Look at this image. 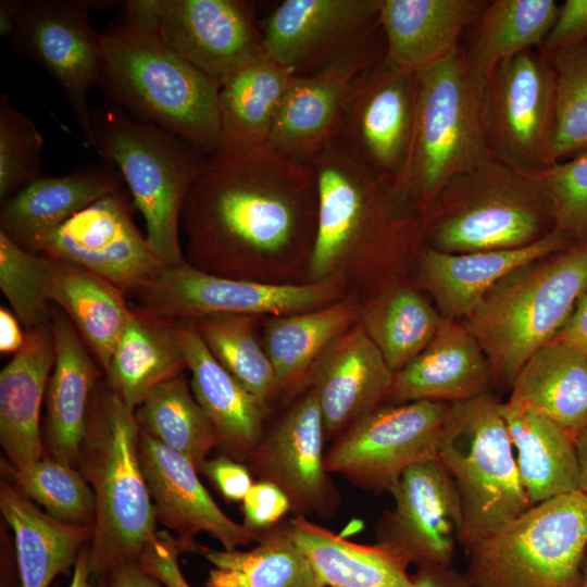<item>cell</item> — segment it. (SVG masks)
Listing matches in <instances>:
<instances>
[{
	"mask_svg": "<svg viewBox=\"0 0 587 587\" xmlns=\"http://www.w3.org/2000/svg\"><path fill=\"white\" fill-rule=\"evenodd\" d=\"M317 222L315 176L268 143L207 155L180 218L186 262L265 284H303Z\"/></svg>",
	"mask_w": 587,
	"mask_h": 587,
	"instance_id": "6da1fadb",
	"label": "cell"
},
{
	"mask_svg": "<svg viewBox=\"0 0 587 587\" xmlns=\"http://www.w3.org/2000/svg\"><path fill=\"white\" fill-rule=\"evenodd\" d=\"M309 164L317 191L309 282L339 276L350 292L366 286L377 265L397 261L424 238L425 220L414 203L339 137Z\"/></svg>",
	"mask_w": 587,
	"mask_h": 587,
	"instance_id": "7a4b0ae2",
	"label": "cell"
},
{
	"mask_svg": "<svg viewBox=\"0 0 587 587\" xmlns=\"http://www.w3.org/2000/svg\"><path fill=\"white\" fill-rule=\"evenodd\" d=\"M100 41L98 87L112 105L192 142L208 155L220 149V85L161 40L145 0L121 4Z\"/></svg>",
	"mask_w": 587,
	"mask_h": 587,
	"instance_id": "3957f363",
	"label": "cell"
},
{
	"mask_svg": "<svg viewBox=\"0 0 587 587\" xmlns=\"http://www.w3.org/2000/svg\"><path fill=\"white\" fill-rule=\"evenodd\" d=\"M135 410L101 379L89 409L78 470L95 496L89 545L93 578L138 562L158 542L157 515L142 472Z\"/></svg>",
	"mask_w": 587,
	"mask_h": 587,
	"instance_id": "277c9868",
	"label": "cell"
},
{
	"mask_svg": "<svg viewBox=\"0 0 587 587\" xmlns=\"http://www.w3.org/2000/svg\"><path fill=\"white\" fill-rule=\"evenodd\" d=\"M88 143L126 182L133 204L145 218L147 241L164 267L186 263L179 239L182 212L208 154L112 104L91 111Z\"/></svg>",
	"mask_w": 587,
	"mask_h": 587,
	"instance_id": "5b68a950",
	"label": "cell"
},
{
	"mask_svg": "<svg viewBox=\"0 0 587 587\" xmlns=\"http://www.w3.org/2000/svg\"><path fill=\"white\" fill-rule=\"evenodd\" d=\"M586 291L587 243H577L505 277L464 326L494 376L512 384L529 357L558 336Z\"/></svg>",
	"mask_w": 587,
	"mask_h": 587,
	"instance_id": "8992f818",
	"label": "cell"
},
{
	"mask_svg": "<svg viewBox=\"0 0 587 587\" xmlns=\"http://www.w3.org/2000/svg\"><path fill=\"white\" fill-rule=\"evenodd\" d=\"M485 91L461 47L416 73L413 134L397 185L424 220L452 178L492 155L484 124Z\"/></svg>",
	"mask_w": 587,
	"mask_h": 587,
	"instance_id": "52a82bcc",
	"label": "cell"
},
{
	"mask_svg": "<svg viewBox=\"0 0 587 587\" xmlns=\"http://www.w3.org/2000/svg\"><path fill=\"white\" fill-rule=\"evenodd\" d=\"M549 222L536 175L491 155L442 188L425 215L424 237L449 253L511 249L548 234Z\"/></svg>",
	"mask_w": 587,
	"mask_h": 587,
	"instance_id": "ba28073f",
	"label": "cell"
},
{
	"mask_svg": "<svg viewBox=\"0 0 587 587\" xmlns=\"http://www.w3.org/2000/svg\"><path fill=\"white\" fill-rule=\"evenodd\" d=\"M437 458L459 494V544L465 550L532 507L499 402L491 396L452 403Z\"/></svg>",
	"mask_w": 587,
	"mask_h": 587,
	"instance_id": "9c48e42d",
	"label": "cell"
},
{
	"mask_svg": "<svg viewBox=\"0 0 587 587\" xmlns=\"http://www.w3.org/2000/svg\"><path fill=\"white\" fill-rule=\"evenodd\" d=\"M472 587H578L587 554V495L532 505L466 550Z\"/></svg>",
	"mask_w": 587,
	"mask_h": 587,
	"instance_id": "30bf717a",
	"label": "cell"
},
{
	"mask_svg": "<svg viewBox=\"0 0 587 587\" xmlns=\"http://www.w3.org/2000/svg\"><path fill=\"white\" fill-rule=\"evenodd\" d=\"M134 296L136 308L179 321L211 314L283 316L330 305L350 294L339 276L303 284H265L212 275L186 262L164 267Z\"/></svg>",
	"mask_w": 587,
	"mask_h": 587,
	"instance_id": "8fae6325",
	"label": "cell"
},
{
	"mask_svg": "<svg viewBox=\"0 0 587 587\" xmlns=\"http://www.w3.org/2000/svg\"><path fill=\"white\" fill-rule=\"evenodd\" d=\"M451 409L437 401L378 407L336 437L326 469L359 488L389 492L408 467L437 457Z\"/></svg>",
	"mask_w": 587,
	"mask_h": 587,
	"instance_id": "7c38bea8",
	"label": "cell"
},
{
	"mask_svg": "<svg viewBox=\"0 0 587 587\" xmlns=\"http://www.w3.org/2000/svg\"><path fill=\"white\" fill-rule=\"evenodd\" d=\"M484 124L496 159L526 173L551 165L555 126L553 63L533 50L501 62L486 87Z\"/></svg>",
	"mask_w": 587,
	"mask_h": 587,
	"instance_id": "4fadbf2b",
	"label": "cell"
},
{
	"mask_svg": "<svg viewBox=\"0 0 587 587\" xmlns=\"http://www.w3.org/2000/svg\"><path fill=\"white\" fill-rule=\"evenodd\" d=\"M378 0H285L262 22L265 54L296 76L376 52Z\"/></svg>",
	"mask_w": 587,
	"mask_h": 587,
	"instance_id": "5bb4252c",
	"label": "cell"
},
{
	"mask_svg": "<svg viewBox=\"0 0 587 587\" xmlns=\"http://www.w3.org/2000/svg\"><path fill=\"white\" fill-rule=\"evenodd\" d=\"M92 1H23L8 39L13 48L42 68L62 89L87 142L91 111L87 97L99 85L100 33L89 20Z\"/></svg>",
	"mask_w": 587,
	"mask_h": 587,
	"instance_id": "9a60e30c",
	"label": "cell"
},
{
	"mask_svg": "<svg viewBox=\"0 0 587 587\" xmlns=\"http://www.w3.org/2000/svg\"><path fill=\"white\" fill-rule=\"evenodd\" d=\"M24 249L93 272L125 295L164 268L135 225L124 190L93 202Z\"/></svg>",
	"mask_w": 587,
	"mask_h": 587,
	"instance_id": "2e32d148",
	"label": "cell"
},
{
	"mask_svg": "<svg viewBox=\"0 0 587 587\" xmlns=\"http://www.w3.org/2000/svg\"><path fill=\"white\" fill-rule=\"evenodd\" d=\"M161 40L220 86L265 54L253 4L241 0H145Z\"/></svg>",
	"mask_w": 587,
	"mask_h": 587,
	"instance_id": "e0dca14e",
	"label": "cell"
},
{
	"mask_svg": "<svg viewBox=\"0 0 587 587\" xmlns=\"http://www.w3.org/2000/svg\"><path fill=\"white\" fill-rule=\"evenodd\" d=\"M389 494L394 507L377 525L376 544L416 566H452L462 509L454 482L439 459L408 467Z\"/></svg>",
	"mask_w": 587,
	"mask_h": 587,
	"instance_id": "ac0fdd59",
	"label": "cell"
},
{
	"mask_svg": "<svg viewBox=\"0 0 587 587\" xmlns=\"http://www.w3.org/2000/svg\"><path fill=\"white\" fill-rule=\"evenodd\" d=\"M416 107V73L384 54L361 76L339 135L366 164L395 180L409 155Z\"/></svg>",
	"mask_w": 587,
	"mask_h": 587,
	"instance_id": "d6986e66",
	"label": "cell"
},
{
	"mask_svg": "<svg viewBox=\"0 0 587 587\" xmlns=\"http://www.w3.org/2000/svg\"><path fill=\"white\" fill-rule=\"evenodd\" d=\"M322 413L311 389L264 434L248 459L260 479L278 486L296 516L333 513L338 492L325 463Z\"/></svg>",
	"mask_w": 587,
	"mask_h": 587,
	"instance_id": "ffe728a7",
	"label": "cell"
},
{
	"mask_svg": "<svg viewBox=\"0 0 587 587\" xmlns=\"http://www.w3.org/2000/svg\"><path fill=\"white\" fill-rule=\"evenodd\" d=\"M139 453L142 472L154 505L157 521L175 532L189 551L193 536L205 533L223 549H238L258 541L261 534L227 516L198 476V469L141 429Z\"/></svg>",
	"mask_w": 587,
	"mask_h": 587,
	"instance_id": "44dd1931",
	"label": "cell"
},
{
	"mask_svg": "<svg viewBox=\"0 0 587 587\" xmlns=\"http://www.w3.org/2000/svg\"><path fill=\"white\" fill-rule=\"evenodd\" d=\"M384 52L353 58L311 75L295 76L282 99L267 143L309 164L338 137L358 80Z\"/></svg>",
	"mask_w": 587,
	"mask_h": 587,
	"instance_id": "7402d4cb",
	"label": "cell"
},
{
	"mask_svg": "<svg viewBox=\"0 0 587 587\" xmlns=\"http://www.w3.org/2000/svg\"><path fill=\"white\" fill-rule=\"evenodd\" d=\"M395 373L357 322L316 361L305 385L317 400L326 438L338 437L377 409Z\"/></svg>",
	"mask_w": 587,
	"mask_h": 587,
	"instance_id": "603a6c76",
	"label": "cell"
},
{
	"mask_svg": "<svg viewBox=\"0 0 587 587\" xmlns=\"http://www.w3.org/2000/svg\"><path fill=\"white\" fill-rule=\"evenodd\" d=\"M566 242L553 228L534 242L511 249L449 253L426 247L417 255L420 280L448 317L466 319L497 284L562 251Z\"/></svg>",
	"mask_w": 587,
	"mask_h": 587,
	"instance_id": "cb8c5ba5",
	"label": "cell"
},
{
	"mask_svg": "<svg viewBox=\"0 0 587 587\" xmlns=\"http://www.w3.org/2000/svg\"><path fill=\"white\" fill-rule=\"evenodd\" d=\"M55 359L46 390V454L78 469L95 390L101 373L66 314L51 307Z\"/></svg>",
	"mask_w": 587,
	"mask_h": 587,
	"instance_id": "d4e9b609",
	"label": "cell"
},
{
	"mask_svg": "<svg viewBox=\"0 0 587 587\" xmlns=\"http://www.w3.org/2000/svg\"><path fill=\"white\" fill-rule=\"evenodd\" d=\"M173 324L191 375V391L214 426L217 446L236 460H248L264 434L268 405L218 363L191 321Z\"/></svg>",
	"mask_w": 587,
	"mask_h": 587,
	"instance_id": "484cf974",
	"label": "cell"
},
{
	"mask_svg": "<svg viewBox=\"0 0 587 587\" xmlns=\"http://www.w3.org/2000/svg\"><path fill=\"white\" fill-rule=\"evenodd\" d=\"M494 377L490 364L464 325L442 319L428 346L395 373L388 399L458 403L486 394Z\"/></svg>",
	"mask_w": 587,
	"mask_h": 587,
	"instance_id": "4316f807",
	"label": "cell"
},
{
	"mask_svg": "<svg viewBox=\"0 0 587 587\" xmlns=\"http://www.w3.org/2000/svg\"><path fill=\"white\" fill-rule=\"evenodd\" d=\"M25 334L24 347L0 372V444L17 470L46 455L40 409L55 359L51 324Z\"/></svg>",
	"mask_w": 587,
	"mask_h": 587,
	"instance_id": "83f0119b",
	"label": "cell"
},
{
	"mask_svg": "<svg viewBox=\"0 0 587 587\" xmlns=\"http://www.w3.org/2000/svg\"><path fill=\"white\" fill-rule=\"evenodd\" d=\"M122 190V175L105 162L62 176L43 174L2 202L0 232L25 248L93 202Z\"/></svg>",
	"mask_w": 587,
	"mask_h": 587,
	"instance_id": "f1b7e54d",
	"label": "cell"
},
{
	"mask_svg": "<svg viewBox=\"0 0 587 587\" xmlns=\"http://www.w3.org/2000/svg\"><path fill=\"white\" fill-rule=\"evenodd\" d=\"M488 1L378 0L385 55L417 73L457 51Z\"/></svg>",
	"mask_w": 587,
	"mask_h": 587,
	"instance_id": "f546056e",
	"label": "cell"
},
{
	"mask_svg": "<svg viewBox=\"0 0 587 587\" xmlns=\"http://www.w3.org/2000/svg\"><path fill=\"white\" fill-rule=\"evenodd\" d=\"M499 411L530 505L579 490L574 434L526 403L511 398L499 402Z\"/></svg>",
	"mask_w": 587,
	"mask_h": 587,
	"instance_id": "4dcf8cb0",
	"label": "cell"
},
{
	"mask_svg": "<svg viewBox=\"0 0 587 587\" xmlns=\"http://www.w3.org/2000/svg\"><path fill=\"white\" fill-rule=\"evenodd\" d=\"M0 510L14 535L21 587H49L75 564L92 536V527L64 523L40 511L3 478Z\"/></svg>",
	"mask_w": 587,
	"mask_h": 587,
	"instance_id": "1f68e13d",
	"label": "cell"
},
{
	"mask_svg": "<svg viewBox=\"0 0 587 587\" xmlns=\"http://www.w3.org/2000/svg\"><path fill=\"white\" fill-rule=\"evenodd\" d=\"M187 370L173 321L132 307L128 322L104 370L121 400L136 410L159 384Z\"/></svg>",
	"mask_w": 587,
	"mask_h": 587,
	"instance_id": "d6a6232c",
	"label": "cell"
},
{
	"mask_svg": "<svg viewBox=\"0 0 587 587\" xmlns=\"http://www.w3.org/2000/svg\"><path fill=\"white\" fill-rule=\"evenodd\" d=\"M48 298L71 320L104 372L132 313L125 292L93 272L50 258Z\"/></svg>",
	"mask_w": 587,
	"mask_h": 587,
	"instance_id": "836d02e7",
	"label": "cell"
},
{
	"mask_svg": "<svg viewBox=\"0 0 587 587\" xmlns=\"http://www.w3.org/2000/svg\"><path fill=\"white\" fill-rule=\"evenodd\" d=\"M360 303L350 296L302 313L266 317L263 344L279 392L305 384L322 354L359 320Z\"/></svg>",
	"mask_w": 587,
	"mask_h": 587,
	"instance_id": "e575fe53",
	"label": "cell"
},
{
	"mask_svg": "<svg viewBox=\"0 0 587 587\" xmlns=\"http://www.w3.org/2000/svg\"><path fill=\"white\" fill-rule=\"evenodd\" d=\"M287 524L325 587H407L410 582V563L384 546L346 540L304 516Z\"/></svg>",
	"mask_w": 587,
	"mask_h": 587,
	"instance_id": "d590c367",
	"label": "cell"
},
{
	"mask_svg": "<svg viewBox=\"0 0 587 587\" xmlns=\"http://www.w3.org/2000/svg\"><path fill=\"white\" fill-rule=\"evenodd\" d=\"M510 398L524 402L572 434L587 426V353L554 338L523 364Z\"/></svg>",
	"mask_w": 587,
	"mask_h": 587,
	"instance_id": "8d00e7d4",
	"label": "cell"
},
{
	"mask_svg": "<svg viewBox=\"0 0 587 587\" xmlns=\"http://www.w3.org/2000/svg\"><path fill=\"white\" fill-rule=\"evenodd\" d=\"M294 73L266 54L232 74L218 91L221 147L267 143Z\"/></svg>",
	"mask_w": 587,
	"mask_h": 587,
	"instance_id": "74e56055",
	"label": "cell"
},
{
	"mask_svg": "<svg viewBox=\"0 0 587 587\" xmlns=\"http://www.w3.org/2000/svg\"><path fill=\"white\" fill-rule=\"evenodd\" d=\"M249 550L200 546L212 564L205 587H325L294 540L288 524L261 533Z\"/></svg>",
	"mask_w": 587,
	"mask_h": 587,
	"instance_id": "f35d334b",
	"label": "cell"
},
{
	"mask_svg": "<svg viewBox=\"0 0 587 587\" xmlns=\"http://www.w3.org/2000/svg\"><path fill=\"white\" fill-rule=\"evenodd\" d=\"M559 10L553 0L488 1L472 24L470 48H463L473 75L487 87L501 62L539 48Z\"/></svg>",
	"mask_w": 587,
	"mask_h": 587,
	"instance_id": "ab89813d",
	"label": "cell"
},
{
	"mask_svg": "<svg viewBox=\"0 0 587 587\" xmlns=\"http://www.w3.org/2000/svg\"><path fill=\"white\" fill-rule=\"evenodd\" d=\"M442 319L413 287L394 283L360 304L358 323L397 373L428 346Z\"/></svg>",
	"mask_w": 587,
	"mask_h": 587,
	"instance_id": "60d3db41",
	"label": "cell"
},
{
	"mask_svg": "<svg viewBox=\"0 0 587 587\" xmlns=\"http://www.w3.org/2000/svg\"><path fill=\"white\" fill-rule=\"evenodd\" d=\"M140 428L197 469L217 447L212 422L179 374L154 387L135 410Z\"/></svg>",
	"mask_w": 587,
	"mask_h": 587,
	"instance_id": "b9f144b4",
	"label": "cell"
},
{
	"mask_svg": "<svg viewBox=\"0 0 587 587\" xmlns=\"http://www.w3.org/2000/svg\"><path fill=\"white\" fill-rule=\"evenodd\" d=\"M258 319L211 314L189 321L218 363L248 391L270 405L279 390L263 340L258 337Z\"/></svg>",
	"mask_w": 587,
	"mask_h": 587,
	"instance_id": "7bdbcfd3",
	"label": "cell"
},
{
	"mask_svg": "<svg viewBox=\"0 0 587 587\" xmlns=\"http://www.w3.org/2000/svg\"><path fill=\"white\" fill-rule=\"evenodd\" d=\"M1 475L24 497L43 507L48 515L93 528L95 496L77 467L46 454L22 470L2 459Z\"/></svg>",
	"mask_w": 587,
	"mask_h": 587,
	"instance_id": "ee69618b",
	"label": "cell"
},
{
	"mask_svg": "<svg viewBox=\"0 0 587 587\" xmlns=\"http://www.w3.org/2000/svg\"><path fill=\"white\" fill-rule=\"evenodd\" d=\"M50 258L30 252L0 232V288L25 330L51 324Z\"/></svg>",
	"mask_w": 587,
	"mask_h": 587,
	"instance_id": "f6af8a7d",
	"label": "cell"
},
{
	"mask_svg": "<svg viewBox=\"0 0 587 587\" xmlns=\"http://www.w3.org/2000/svg\"><path fill=\"white\" fill-rule=\"evenodd\" d=\"M555 72V126L552 162L587 149V41L552 61Z\"/></svg>",
	"mask_w": 587,
	"mask_h": 587,
	"instance_id": "bcb514c9",
	"label": "cell"
},
{
	"mask_svg": "<svg viewBox=\"0 0 587 587\" xmlns=\"http://www.w3.org/2000/svg\"><path fill=\"white\" fill-rule=\"evenodd\" d=\"M43 139L36 124L0 95V199L1 203L43 175Z\"/></svg>",
	"mask_w": 587,
	"mask_h": 587,
	"instance_id": "7dc6e473",
	"label": "cell"
},
{
	"mask_svg": "<svg viewBox=\"0 0 587 587\" xmlns=\"http://www.w3.org/2000/svg\"><path fill=\"white\" fill-rule=\"evenodd\" d=\"M548 199L554 228L587 243V149L534 173Z\"/></svg>",
	"mask_w": 587,
	"mask_h": 587,
	"instance_id": "c3c4849f",
	"label": "cell"
},
{
	"mask_svg": "<svg viewBox=\"0 0 587 587\" xmlns=\"http://www.w3.org/2000/svg\"><path fill=\"white\" fill-rule=\"evenodd\" d=\"M241 503L243 525L257 534L276 526L291 512L286 494L275 484L263 479L252 485Z\"/></svg>",
	"mask_w": 587,
	"mask_h": 587,
	"instance_id": "681fc988",
	"label": "cell"
},
{
	"mask_svg": "<svg viewBox=\"0 0 587 587\" xmlns=\"http://www.w3.org/2000/svg\"><path fill=\"white\" fill-rule=\"evenodd\" d=\"M587 41V0H566L538 48L550 62L569 48Z\"/></svg>",
	"mask_w": 587,
	"mask_h": 587,
	"instance_id": "f907efd6",
	"label": "cell"
},
{
	"mask_svg": "<svg viewBox=\"0 0 587 587\" xmlns=\"http://www.w3.org/2000/svg\"><path fill=\"white\" fill-rule=\"evenodd\" d=\"M198 471L229 502H241L254 484L249 469L225 453L208 458Z\"/></svg>",
	"mask_w": 587,
	"mask_h": 587,
	"instance_id": "816d5d0a",
	"label": "cell"
},
{
	"mask_svg": "<svg viewBox=\"0 0 587 587\" xmlns=\"http://www.w3.org/2000/svg\"><path fill=\"white\" fill-rule=\"evenodd\" d=\"M407 587H472L465 574L452 566L439 564L419 565Z\"/></svg>",
	"mask_w": 587,
	"mask_h": 587,
	"instance_id": "f5cc1de1",
	"label": "cell"
},
{
	"mask_svg": "<svg viewBox=\"0 0 587 587\" xmlns=\"http://www.w3.org/2000/svg\"><path fill=\"white\" fill-rule=\"evenodd\" d=\"M105 577L109 587H162L160 582L137 562L121 564Z\"/></svg>",
	"mask_w": 587,
	"mask_h": 587,
	"instance_id": "db71d44e",
	"label": "cell"
},
{
	"mask_svg": "<svg viewBox=\"0 0 587 587\" xmlns=\"http://www.w3.org/2000/svg\"><path fill=\"white\" fill-rule=\"evenodd\" d=\"M555 338L587 353V291Z\"/></svg>",
	"mask_w": 587,
	"mask_h": 587,
	"instance_id": "11a10c76",
	"label": "cell"
},
{
	"mask_svg": "<svg viewBox=\"0 0 587 587\" xmlns=\"http://www.w3.org/2000/svg\"><path fill=\"white\" fill-rule=\"evenodd\" d=\"M26 334L23 333L18 319L8 309L0 308V351L16 354L25 345Z\"/></svg>",
	"mask_w": 587,
	"mask_h": 587,
	"instance_id": "9f6ffc18",
	"label": "cell"
},
{
	"mask_svg": "<svg viewBox=\"0 0 587 587\" xmlns=\"http://www.w3.org/2000/svg\"><path fill=\"white\" fill-rule=\"evenodd\" d=\"M67 587H109L107 577L93 578L89 566V546L86 545L74 564L72 579Z\"/></svg>",
	"mask_w": 587,
	"mask_h": 587,
	"instance_id": "6f0895ef",
	"label": "cell"
},
{
	"mask_svg": "<svg viewBox=\"0 0 587 587\" xmlns=\"http://www.w3.org/2000/svg\"><path fill=\"white\" fill-rule=\"evenodd\" d=\"M579 472V491L587 495V426L574 436Z\"/></svg>",
	"mask_w": 587,
	"mask_h": 587,
	"instance_id": "680465c9",
	"label": "cell"
},
{
	"mask_svg": "<svg viewBox=\"0 0 587 587\" xmlns=\"http://www.w3.org/2000/svg\"><path fill=\"white\" fill-rule=\"evenodd\" d=\"M22 0L0 1V35L8 38L15 23Z\"/></svg>",
	"mask_w": 587,
	"mask_h": 587,
	"instance_id": "91938a15",
	"label": "cell"
},
{
	"mask_svg": "<svg viewBox=\"0 0 587 587\" xmlns=\"http://www.w3.org/2000/svg\"><path fill=\"white\" fill-rule=\"evenodd\" d=\"M578 587H587V554L583 566V576Z\"/></svg>",
	"mask_w": 587,
	"mask_h": 587,
	"instance_id": "94428289",
	"label": "cell"
}]
</instances>
